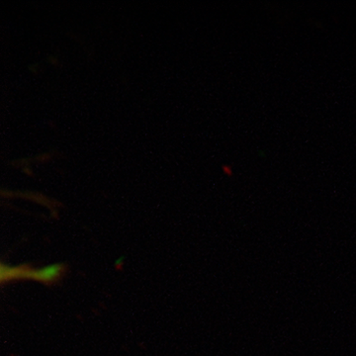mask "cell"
I'll use <instances>...</instances> for the list:
<instances>
[{"mask_svg":"<svg viewBox=\"0 0 356 356\" xmlns=\"http://www.w3.org/2000/svg\"><path fill=\"white\" fill-rule=\"evenodd\" d=\"M29 267L26 266H10L2 264L1 266V282L18 280H26Z\"/></svg>","mask_w":356,"mask_h":356,"instance_id":"cell-2","label":"cell"},{"mask_svg":"<svg viewBox=\"0 0 356 356\" xmlns=\"http://www.w3.org/2000/svg\"><path fill=\"white\" fill-rule=\"evenodd\" d=\"M65 268L67 267L64 264H50V266L37 269L29 268L26 280L38 281L44 284H53V283L62 280L65 270H67Z\"/></svg>","mask_w":356,"mask_h":356,"instance_id":"cell-1","label":"cell"}]
</instances>
